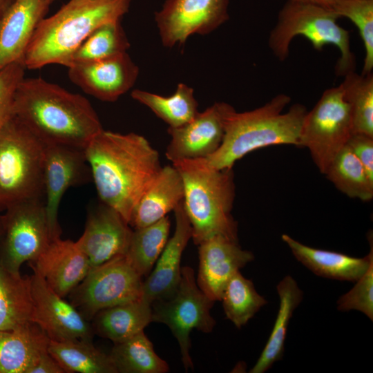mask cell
<instances>
[{"label": "cell", "instance_id": "1", "mask_svg": "<svg viewBox=\"0 0 373 373\" xmlns=\"http://www.w3.org/2000/svg\"><path fill=\"white\" fill-rule=\"evenodd\" d=\"M99 198L128 223L162 169L159 153L142 135L102 130L84 149Z\"/></svg>", "mask_w": 373, "mask_h": 373}, {"label": "cell", "instance_id": "2", "mask_svg": "<svg viewBox=\"0 0 373 373\" xmlns=\"http://www.w3.org/2000/svg\"><path fill=\"white\" fill-rule=\"evenodd\" d=\"M12 115L45 144L85 149L103 130L86 97L41 77L21 81L15 94Z\"/></svg>", "mask_w": 373, "mask_h": 373}, {"label": "cell", "instance_id": "3", "mask_svg": "<svg viewBox=\"0 0 373 373\" xmlns=\"http://www.w3.org/2000/svg\"><path fill=\"white\" fill-rule=\"evenodd\" d=\"M291 97L278 94L263 106L239 113L229 111L222 142L212 155L202 158L214 169H232L235 162L249 153L266 146L291 144L299 147L300 129L307 112L301 104H294L287 112L283 109Z\"/></svg>", "mask_w": 373, "mask_h": 373}, {"label": "cell", "instance_id": "4", "mask_svg": "<svg viewBox=\"0 0 373 373\" xmlns=\"http://www.w3.org/2000/svg\"><path fill=\"white\" fill-rule=\"evenodd\" d=\"M132 0H69L39 24L27 48L24 66L35 70L64 66L71 53L97 27L121 20Z\"/></svg>", "mask_w": 373, "mask_h": 373}, {"label": "cell", "instance_id": "5", "mask_svg": "<svg viewBox=\"0 0 373 373\" xmlns=\"http://www.w3.org/2000/svg\"><path fill=\"white\" fill-rule=\"evenodd\" d=\"M184 184V210L193 242L198 245L213 236L238 241V223L231 211L236 195L232 169H217L202 158L172 162Z\"/></svg>", "mask_w": 373, "mask_h": 373}, {"label": "cell", "instance_id": "6", "mask_svg": "<svg viewBox=\"0 0 373 373\" xmlns=\"http://www.w3.org/2000/svg\"><path fill=\"white\" fill-rule=\"evenodd\" d=\"M339 18L329 8L287 0L270 31L269 48L279 61H283L288 58L290 44L296 36L307 39L318 51L324 46L332 44L341 54L335 66L336 75L344 77L355 71L356 57L350 48V32L338 23Z\"/></svg>", "mask_w": 373, "mask_h": 373}, {"label": "cell", "instance_id": "7", "mask_svg": "<svg viewBox=\"0 0 373 373\" xmlns=\"http://www.w3.org/2000/svg\"><path fill=\"white\" fill-rule=\"evenodd\" d=\"M44 148L13 115L0 128V211L17 202L44 200Z\"/></svg>", "mask_w": 373, "mask_h": 373}, {"label": "cell", "instance_id": "8", "mask_svg": "<svg viewBox=\"0 0 373 373\" xmlns=\"http://www.w3.org/2000/svg\"><path fill=\"white\" fill-rule=\"evenodd\" d=\"M214 302L198 287L195 273L190 267H182L175 289L169 296L151 303L152 322L165 324L176 338L186 371L193 369L190 356V333L195 329L209 333L216 321L210 311Z\"/></svg>", "mask_w": 373, "mask_h": 373}, {"label": "cell", "instance_id": "9", "mask_svg": "<svg viewBox=\"0 0 373 373\" xmlns=\"http://www.w3.org/2000/svg\"><path fill=\"white\" fill-rule=\"evenodd\" d=\"M353 133L350 108L341 85L325 90L303 121L299 148L308 149L324 174L334 157Z\"/></svg>", "mask_w": 373, "mask_h": 373}, {"label": "cell", "instance_id": "10", "mask_svg": "<svg viewBox=\"0 0 373 373\" xmlns=\"http://www.w3.org/2000/svg\"><path fill=\"white\" fill-rule=\"evenodd\" d=\"M142 276L126 255L90 267L70 292L72 304L88 320L99 311L142 297Z\"/></svg>", "mask_w": 373, "mask_h": 373}, {"label": "cell", "instance_id": "11", "mask_svg": "<svg viewBox=\"0 0 373 373\" xmlns=\"http://www.w3.org/2000/svg\"><path fill=\"white\" fill-rule=\"evenodd\" d=\"M4 211L0 266L11 272L19 273L23 263L36 260L52 240L44 200L17 202Z\"/></svg>", "mask_w": 373, "mask_h": 373}, {"label": "cell", "instance_id": "12", "mask_svg": "<svg viewBox=\"0 0 373 373\" xmlns=\"http://www.w3.org/2000/svg\"><path fill=\"white\" fill-rule=\"evenodd\" d=\"M229 0H166L154 20L162 45L180 46L193 35H204L228 21Z\"/></svg>", "mask_w": 373, "mask_h": 373}, {"label": "cell", "instance_id": "13", "mask_svg": "<svg viewBox=\"0 0 373 373\" xmlns=\"http://www.w3.org/2000/svg\"><path fill=\"white\" fill-rule=\"evenodd\" d=\"M92 180L84 149L64 144H45L44 161V205L52 240L59 238L60 201L68 189Z\"/></svg>", "mask_w": 373, "mask_h": 373}, {"label": "cell", "instance_id": "14", "mask_svg": "<svg viewBox=\"0 0 373 373\" xmlns=\"http://www.w3.org/2000/svg\"><path fill=\"white\" fill-rule=\"evenodd\" d=\"M33 272L30 276L31 322L38 325L50 340L92 341L94 332L87 319L72 303L51 289L39 274Z\"/></svg>", "mask_w": 373, "mask_h": 373}, {"label": "cell", "instance_id": "15", "mask_svg": "<svg viewBox=\"0 0 373 373\" xmlns=\"http://www.w3.org/2000/svg\"><path fill=\"white\" fill-rule=\"evenodd\" d=\"M233 106L215 102L189 122L176 128L169 127L171 140L165 155L171 162L182 160L206 158L220 146L227 115Z\"/></svg>", "mask_w": 373, "mask_h": 373}, {"label": "cell", "instance_id": "16", "mask_svg": "<svg viewBox=\"0 0 373 373\" xmlns=\"http://www.w3.org/2000/svg\"><path fill=\"white\" fill-rule=\"evenodd\" d=\"M139 75V68L124 52L104 59L68 67L70 80L84 93L114 102L130 90Z\"/></svg>", "mask_w": 373, "mask_h": 373}, {"label": "cell", "instance_id": "17", "mask_svg": "<svg viewBox=\"0 0 373 373\" xmlns=\"http://www.w3.org/2000/svg\"><path fill=\"white\" fill-rule=\"evenodd\" d=\"M116 210L101 203L89 211L84 231L75 242L90 267L126 254L133 230Z\"/></svg>", "mask_w": 373, "mask_h": 373}, {"label": "cell", "instance_id": "18", "mask_svg": "<svg viewBox=\"0 0 373 373\" xmlns=\"http://www.w3.org/2000/svg\"><path fill=\"white\" fill-rule=\"evenodd\" d=\"M199 268L196 283L213 301L220 300L231 278L254 260V254L242 249L238 241L217 236L198 245Z\"/></svg>", "mask_w": 373, "mask_h": 373}, {"label": "cell", "instance_id": "19", "mask_svg": "<svg viewBox=\"0 0 373 373\" xmlns=\"http://www.w3.org/2000/svg\"><path fill=\"white\" fill-rule=\"evenodd\" d=\"M30 264L32 270L63 298L82 281L90 268L88 259L75 242L60 237L51 240Z\"/></svg>", "mask_w": 373, "mask_h": 373}, {"label": "cell", "instance_id": "20", "mask_svg": "<svg viewBox=\"0 0 373 373\" xmlns=\"http://www.w3.org/2000/svg\"><path fill=\"white\" fill-rule=\"evenodd\" d=\"M50 5L48 0H14L0 25V71L12 63L24 65L27 48Z\"/></svg>", "mask_w": 373, "mask_h": 373}, {"label": "cell", "instance_id": "21", "mask_svg": "<svg viewBox=\"0 0 373 373\" xmlns=\"http://www.w3.org/2000/svg\"><path fill=\"white\" fill-rule=\"evenodd\" d=\"M173 211L175 219L174 233L143 282L142 298L151 304L155 300L169 296L177 287L181 277L182 256L192 238L191 224L182 201Z\"/></svg>", "mask_w": 373, "mask_h": 373}, {"label": "cell", "instance_id": "22", "mask_svg": "<svg viewBox=\"0 0 373 373\" xmlns=\"http://www.w3.org/2000/svg\"><path fill=\"white\" fill-rule=\"evenodd\" d=\"M370 253L363 258L307 246L287 234L281 238L298 261L314 274L330 279L356 282L367 269L373 260L372 233L367 236Z\"/></svg>", "mask_w": 373, "mask_h": 373}, {"label": "cell", "instance_id": "23", "mask_svg": "<svg viewBox=\"0 0 373 373\" xmlns=\"http://www.w3.org/2000/svg\"><path fill=\"white\" fill-rule=\"evenodd\" d=\"M183 197V180L178 170L173 164L162 166L134 208L129 225L137 229L157 222L173 211Z\"/></svg>", "mask_w": 373, "mask_h": 373}, {"label": "cell", "instance_id": "24", "mask_svg": "<svg viewBox=\"0 0 373 373\" xmlns=\"http://www.w3.org/2000/svg\"><path fill=\"white\" fill-rule=\"evenodd\" d=\"M50 338L35 323L0 330V373H28L44 354Z\"/></svg>", "mask_w": 373, "mask_h": 373}, {"label": "cell", "instance_id": "25", "mask_svg": "<svg viewBox=\"0 0 373 373\" xmlns=\"http://www.w3.org/2000/svg\"><path fill=\"white\" fill-rule=\"evenodd\" d=\"M93 319V332L117 343L144 331L152 322L151 304L142 297L104 309Z\"/></svg>", "mask_w": 373, "mask_h": 373}, {"label": "cell", "instance_id": "26", "mask_svg": "<svg viewBox=\"0 0 373 373\" xmlns=\"http://www.w3.org/2000/svg\"><path fill=\"white\" fill-rule=\"evenodd\" d=\"M276 290L280 303L276 321L267 343L250 373H264L282 359L289 321L303 298V291L289 275L278 283Z\"/></svg>", "mask_w": 373, "mask_h": 373}, {"label": "cell", "instance_id": "27", "mask_svg": "<svg viewBox=\"0 0 373 373\" xmlns=\"http://www.w3.org/2000/svg\"><path fill=\"white\" fill-rule=\"evenodd\" d=\"M30 276L0 266V330H10L31 322Z\"/></svg>", "mask_w": 373, "mask_h": 373}, {"label": "cell", "instance_id": "28", "mask_svg": "<svg viewBox=\"0 0 373 373\" xmlns=\"http://www.w3.org/2000/svg\"><path fill=\"white\" fill-rule=\"evenodd\" d=\"M131 96L134 100L148 107L171 128L186 124L199 112L193 88L184 83H179L175 92L169 96H162L141 89L133 90Z\"/></svg>", "mask_w": 373, "mask_h": 373}, {"label": "cell", "instance_id": "29", "mask_svg": "<svg viewBox=\"0 0 373 373\" xmlns=\"http://www.w3.org/2000/svg\"><path fill=\"white\" fill-rule=\"evenodd\" d=\"M48 351L68 373H117L109 354L90 341L50 340Z\"/></svg>", "mask_w": 373, "mask_h": 373}, {"label": "cell", "instance_id": "30", "mask_svg": "<svg viewBox=\"0 0 373 373\" xmlns=\"http://www.w3.org/2000/svg\"><path fill=\"white\" fill-rule=\"evenodd\" d=\"M130 46L121 20L109 21L95 29L71 53L64 66L111 57L126 52Z\"/></svg>", "mask_w": 373, "mask_h": 373}, {"label": "cell", "instance_id": "31", "mask_svg": "<svg viewBox=\"0 0 373 373\" xmlns=\"http://www.w3.org/2000/svg\"><path fill=\"white\" fill-rule=\"evenodd\" d=\"M109 356L117 373H166L168 363L154 350L144 331L115 343Z\"/></svg>", "mask_w": 373, "mask_h": 373}, {"label": "cell", "instance_id": "32", "mask_svg": "<svg viewBox=\"0 0 373 373\" xmlns=\"http://www.w3.org/2000/svg\"><path fill=\"white\" fill-rule=\"evenodd\" d=\"M324 175L337 189L351 198H373V179L346 144L334 157Z\"/></svg>", "mask_w": 373, "mask_h": 373}, {"label": "cell", "instance_id": "33", "mask_svg": "<svg viewBox=\"0 0 373 373\" xmlns=\"http://www.w3.org/2000/svg\"><path fill=\"white\" fill-rule=\"evenodd\" d=\"M171 222L166 216L150 225L134 229L126 256L142 276L153 269L168 240Z\"/></svg>", "mask_w": 373, "mask_h": 373}, {"label": "cell", "instance_id": "34", "mask_svg": "<svg viewBox=\"0 0 373 373\" xmlns=\"http://www.w3.org/2000/svg\"><path fill=\"white\" fill-rule=\"evenodd\" d=\"M352 117L353 133L373 137V74L355 71L344 76L341 84Z\"/></svg>", "mask_w": 373, "mask_h": 373}, {"label": "cell", "instance_id": "35", "mask_svg": "<svg viewBox=\"0 0 373 373\" xmlns=\"http://www.w3.org/2000/svg\"><path fill=\"white\" fill-rule=\"evenodd\" d=\"M226 317L240 328L267 303L253 282L239 271L228 281L220 300Z\"/></svg>", "mask_w": 373, "mask_h": 373}, {"label": "cell", "instance_id": "36", "mask_svg": "<svg viewBox=\"0 0 373 373\" xmlns=\"http://www.w3.org/2000/svg\"><path fill=\"white\" fill-rule=\"evenodd\" d=\"M339 17L350 19L362 39L365 57L361 75L373 69V0H336L329 7Z\"/></svg>", "mask_w": 373, "mask_h": 373}, {"label": "cell", "instance_id": "37", "mask_svg": "<svg viewBox=\"0 0 373 373\" xmlns=\"http://www.w3.org/2000/svg\"><path fill=\"white\" fill-rule=\"evenodd\" d=\"M355 283L348 292L338 298L337 309L341 312L357 310L373 321V260Z\"/></svg>", "mask_w": 373, "mask_h": 373}, {"label": "cell", "instance_id": "38", "mask_svg": "<svg viewBox=\"0 0 373 373\" xmlns=\"http://www.w3.org/2000/svg\"><path fill=\"white\" fill-rule=\"evenodd\" d=\"M26 70L23 64L16 62L0 71V128L12 115L15 91Z\"/></svg>", "mask_w": 373, "mask_h": 373}, {"label": "cell", "instance_id": "39", "mask_svg": "<svg viewBox=\"0 0 373 373\" xmlns=\"http://www.w3.org/2000/svg\"><path fill=\"white\" fill-rule=\"evenodd\" d=\"M373 179V137L363 133H352L347 144Z\"/></svg>", "mask_w": 373, "mask_h": 373}, {"label": "cell", "instance_id": "40", "mask_svg": "<svg viewBox=\"0 0 373 373\" xmlns=\"http://www.w3.org/2000/svg\"><path fill=\"white\" fill-rule=\"evenodd\" d=\"M28 373H66V372L48 352L41 356L28 370Z\"/></svg>", "mask_w": 373, "mask_h": 373}, {"label": "cell", "instance_id": "41", "mask_svg": "<svg viewBox=\"0 0 373 373\" xmlns=\"http://www.w3.org/2000/svg\"><path fill=\"white\" fill-rule=\"evenodd\" d=\"M289 1L311 3V4H314V5L320 6L322 7H325L327 8H329V7L336 0H289Z\"/></svg>", "mask_w": 373, "mask_h": 373}, {"label": "cell", "instance_id": "42", "mask_svg": "<svg viewBox=\"0 0 373 373\" xmlns=\"http://www.w3.org/2000/svg\"><path fill=\"white\" fill-rule=\"evenodd\" d=\"M14 0H0V25Z\"/></svg>", "mask_w": 373, "mask_h": 373}, {"label": "cell", "instance_id": "43", "mask_svg": "<svg viewBox=\"0 0 373 373\" xmlns=\"http://www.w3.org/2000/svg\"><path fill=\"white\" fill-rule=\"evenodd\" d=\"M3 231V215L0 214V244L2 239Z\"/></svg>", "mask_w": 373, "mask_h": 373}, {"label": "cell", "instance_id": "44", "mask_svg": "<svg viewBox=\"0 0 373 373\" xmlns=\"http://www.w3.org/2000/svg\"><path fill=\"white\" fill-rule=\"evenodd\" d=\"M48 1H49V2H50V4H51V3H53L55 0H48Z\"/></svg>", "mask_w": 373, "mask_h": 373}]
</instances>
